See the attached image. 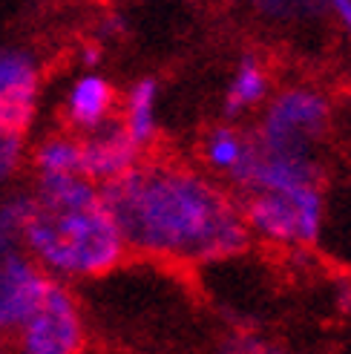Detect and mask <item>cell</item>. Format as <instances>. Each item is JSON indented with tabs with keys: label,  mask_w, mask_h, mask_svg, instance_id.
Returning a JSON list of instances; mask_svg holds the SVG:
<instances>
[{
	"label": "cell",
	"mask_w": 351,
	"mask_h": 354,
	"mask_svg": "<svg viewBox=\"0 0 351 354\" xmlns=\"http://www.w3.org/2000/svg\"><path fill=\"white\" fill-rule=\"evenodd\" d=\"M130 257L207 268L251 251L236 193L202 165L142 158L104 187Z\"/></svg>",
	"instance_id": "1"
},
{
	"label": "cell",
	"mask_w": 351,
	"mask_h": 354,
	"mask_svg": "<svg viewBox=\"0 0 351 354\" xmlns=\"http://www.w3.org/2000/svg\"><path fill=\"white\" fill-rule=\"evenodd\" d=\"M35 210L21 248L52 282L81 286L115 274L130 259L124 234L104 196L84 173L32 179Z\"/></svg>",
	"instance_id": "2"
},
{
	"label": "cell",
	"mask_w": 351,
	"mask_h": 354,
	"mask_svg": "<svg viewBox=\"0 0 351 354\" xmlns=\"http://www.w3.org/2000/svg\"><path fill=\"white\" fill-rule=\"evenodd\" d=\"M334 124L331 95L314 81H288L274 86L259 107L251 141L262 150L288 156H323Z\"/></svg>",
	"instance_id": "3"
},
{
	"label": "cell",
	"mask_w": 351,
	"mask_h": 354,
	"mask_svg": "<svg viewBox=\"0 0 351 354\" xmlns=\"http://www.w3.org/2000/svg\"><path fill=\"white\" fill-rule=\"evenodd\" d=\"M236 199L251 242L283 254L320 248L328 185L300 190H254Z\"/></svg>",
	"instance_id": "4"
},
{
	"label": "cell",
	"mask_w": 351,
	"mask_h": 354,
	"mask_svg": "<svg viewBox=\"0 0 351 354\" xmlns=\"http://www.w3.org/2000/svg\"><path fill=\"white\" fill-rule=\"evenodd\" d=\"M86 314L73 286L49 282L41 306L12 334V354H84Z\"/></svg>",
	"instance_id": "5"
},
{
	"label": "cell",
	"mask_w": 351,
	"mask_h": 354,
	"mask_svg": "<svg viewBox=\"0 0 351 354\" xmlns=\"http://www.w3.org/2000/svg\"><path fill=\"white\" fill-rule=\"evenodd\" d=\"M44 61L32 46L0 41V124L29 133L44 98Z\"/></svg>",
	"instance_id": "6"
},
{
	"label": "cell",
	"mask_w": 351,
	"mask_h": 354,
	"mask_svg": "<svg viewBox=\"0 0 351 354\" xmlns=\"http://www.w3.org/2000/svg\"><path fill=\"white\" fill-rule=\"evenodd\" d=\"M118 86L104 69H78L64 84L58 98V115L64 130L86 136L101 130L104 124L115 121L118 115Z\"/></svg>",
	"instance_id": "7"
},
{
	"label": "cell",
	"mask_w": 351,
	"mask_h": 354,
	"mask_svg": "<svg viewBox=\"0 0 351 354\" xmlns=\"http://www.w3.org/2000/svg\"><path fill=\"white\" fill-rule=\"evenodd\" d=\"M49 282L52 279L21 245L6 248L0 259V334L12 337L29 320L32 311L41 306Z\"/></svg>",
	"instance_id": "8"
},
{
	"label": "cell",
	"mask_w": 351,
	"mask_h": 354,
	"mask_svg": "<svg viewBox=\"0 0 351 354\" xmlns=\"http://www.w3.org/2000/svg\"><path fill=\"white\" fill-rule=\"evenodd\" d=\"M144 158V150L124 133L118 121L81 136V173L90 182L107 187L127 176Z\"/></svg>",
	"instance_id": "9"
},
{
	"label": "cell",
	"mask_w": 351,
	"mask_h": 354,
	"mask_svg": "<svg viewBox=\"0 0 351 354\" xmlns=\"http://www.w3.org/2000/svg\"><path fill=\"white\" fill-rule=\"evenodd\" d=\"M274 73L268 61L259 52L248 49L234 61L231 75L222 90V118L225 121H242L248 115H256L259 107L274 93Z\"/></svg>",
	"instance_id": "10"
},
{
	"label": "cell",
	"mask_w": 351,
	"mask_h": 354,
	"mask_svg": "<svg viewBox=\"0 0 351 354\" xmlns=\"http://www.w3.org/2000/svg\"><path fill=\"white\" fill-rule=\"evenodd\" d=\"M162 84L153 75H142L127 84L118 98L115 121L144 153L159 141L162 133Z\"/></svg>",
	"instance_id": "11"
},
{
	"label": "cell",
	"mask_w": 351,
	"mask_h": 354,
	"mask_svg": "<svg viewBox=\"0 0 351 354\" xmlns=\"http://www.w3.org/2000/svg\"><path fill=\"white\" fill-rule=\"evenodd\" d=\"M254 24L276 35H305L328 21L325 0H231Z\"/></svg>",
	"instance_id": "12"
},
{
	"label": "cell",
	"mask_w": 351,
	"mask_h": 354,
	"mask_svg": "<svg viewBox=\"0 0 351 354\" xmlns=\"http://www.w3.org/2000/svg\"><path fill=\"white\" fill-rule=\"evenodd\" d=\"M248 150H251V130L242 127L239 121H219L202 136L199 158L210 176H216V179L227 185V179L242 167Z\"/></svg>",
	"instance_id": "13"
},
{
	"label": "cell",
	"mask_w": 351,
	"mask_h": 354,
	"mask_svg": "<svg viewBox=\"0 0 351 354\" xmlns=\"http://www.w3.org/2000/svg\"><path fill=\"white\" fill-rule=\"evenodd\" d=\"M26 170L32 173V179L81 173V136L69 130H52L29 141Z\"/></svg>",
	"instance_id": "14"
},
{
	"label": "cell",
	"mask_w": 351,
	"mask_h": 354,
	"mask_svg": "<svg viewBox=\"0 0 351 354\" xmlns=\"http://www.w3.org/2000/svg\"><path fill=\"white\" fill-rule=\"evenodd\" d=\"M35 196L32 187L12 185L0 193V239L9 245H21V236L32 219Z\"/></svg>",
	"instance_id": "15"
},
{
	"label": "cell",
	"mask_w": 351,
	"mask_h": 354,
	"mask_svg": "<svg viewBox=\"0 0 351 354\" xmlns=\"http://www.w3.org/2000/svg\"><path fill=\"white\" fill-rule=\"evenodd\" d=\"M26 156H29V133L0 124V193L17 185L21 173L26 170Z\"/></svg>",
	"instance_id": "16"
},
{
	"label": "cell",
	"mask_w": 351,
	"mask_h": 354,
	"mask_svg": "<svg viewBox=\"0 0 351 354\" xmlns=\"http://www.w3.org/2000/svg\"><path fill=\"white\" fill-rule=\"evenodd\" d=\"M210 354H296V351L288 343L271 337V334L239 328V331L225 334Z\"/></svg>",
	"instance_id": "17"
},
{
	"label": "cell",
	"mask_w": 351,
	"mask_h": 354,
	"mask_svg": "<svg viewBox=\"0 0 351 354\" xmlns=\"http://www.w3.org/2000/svg\"><path fill=\"white\" fill-rule=\"evenodd\" d=\"M351 231V190H343V193H331L328 190V205H325V225H323V234H345ZM340 242H351V234L348 236H337V239H325L320 242L323 248H331V245H340ZM351 254V251H348ZM351 262V259H348Z\"/></svg>",
	"instance_id": "18"
},
{
	"label": "cell",
	"mask_w": 351,
	"mask_h": 354,
	"mask_svg": "<svg viewBox=\"0 0 351 354\" xmlns=\"http://www.w3.org/2000/svg\"><path fill=\"white\" fill-rule=\"evenodd\" d=\"M325 6H328V21H334V26L351 44V0H325Z\"/></svg>",
	"instance_id": "19"
},
{
	"label": "cell",
	"mask_w": 351,
	"mask_h": 354,
	"mask_svg": "<svg viewBox=\"0 0 351 354\" xmlns=\"http://www.w3.org/2000/svg\"><path fill=\"white\" fill-rule=\"evenodd\" d=\"M75 64H78V69H101V64H104V44L95 41V38L81 44L78 52H75Z\"/></svg>",
	"instance_id": "20"
},
{
	"label": "cell",
	"mask_w": 351,
	"mask_h": 354,
	"mask_svg": "<svg viewBox=\"0 0 351 354\" xmlns=\"http://www.w3.org/2000/svg\"><path fill=\"white\" fill-rule=\"evenodd\" d=\"M127 29V21H124V15H118V12H107L101 17V24H98V32H95V41H115L121 38Z\"/></svg>",
	"instance_id": "21"
},
{
	"label": "cell",
	"mask_w": 351,
	"mask_h": 354,
	"mask_svg": "<svg viewBox=\"0 0 351 354\" xmlns=\"http://www.w3.org/2000/svg\"><path fill=\"white\" fill-rule=\"evenodd\" d=\"M331 306H337V311L343 314H351V279L334 282V299H331Z\"/></svg>",
	"instance_id": "22"
},
{
	"label": "cell",
	"mask_w": 351,
	"mask_h": 354,
	"mask_svg": "<svg viewBox=\"0 0 351 354\" xmlns=\"http://www.w3.org/2000/svg\"><path fill=\"white\" fill-rule=\"evenodd\" d=\"M0 354H9V348H6V334H0Z\"/></svg>",
	"instance_id": "23"
},
{
	"label": "cell",
	"mask_w": 351,
	"mask_h": 354,
	"mask_svg": "<svg viewBox=\"0 0 351 354\" xmlns=\"http://www.w3.org/2000/svg\"><path fill=\"white\" fill-rule=\"evenodd\" d=\"M6 248H9V242H3V239H0V259H3V254H6Z\"/></svg>",
	"instance_id": "24"
}]
</instances>
